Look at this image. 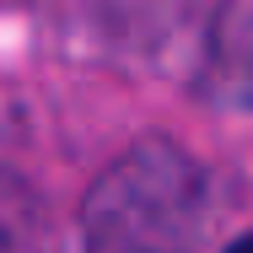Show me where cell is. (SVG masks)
<instances>
[{"instance_id": "5", "label": "cell", "mask_w": 253, "mask_h": 253, "mask_svg": "<svg viewBox=\"0 0 253 253\" xmlns=\"http://www.w3.org/2000/svg\"><path fill=\"white\" fill-rule=\"evenodd\" d=\"M226 253H253V232H243V237H237V243H232Z\"/></svg>"}, {"instance_id": "1", "label": "cell", "mask_w": 253, "mask_h": 253, "mask_svg": "<svg viewBox=\"0 0 253 253\" xmlns=\"http://www.w3.org/2000/svg\"><path fill=\"white\" fill-rule=\"evenodd\" d=\"M210 221V178L178 140L113 156L81 200V253H194Z\"/></svg>"}, {"instance_id": "2", "label": "cell", "mask_w": 253, "mask_h": 253, "mask_svg": "<svg viewBox=\"0 0 253 253\" xmlns=\"http://www.w3.org/2000/svg\"><path fill=\"white\" fill-rule=\"evenodd\" d=\"M215 11L221 0H92V22L102 27V38L119 54L151 59V65H167L189 49L200 65Z\"/></svg>"}, {"instance_id": "4", "label": "cell", "mask_w": 253, "mask_h": 253, "mask_svg": "<svg viewBox=\"0 0 253 253\" xmlns=\"http://www.w3.org/2000/svg\"><path fill=\"white\" fill-rule=\"evenodd\" d=\"M38 248H43L38 200L11 167H0V253H38Z\"/></svg>"}, {"instance_id": "3", "label": "cell", "mask_w": 253, "mask_h": 253, "mask_svg": "<svg viewBox=\"0 0 253 253\" xmlns=\"http://www.w3.org/2000/svg\"><path fill=\"white\" fill-rule=\"evenodd\" d=\"M200 86L215 102H253V0H221L200 49Z\"/></svg>"}]
</instances>
